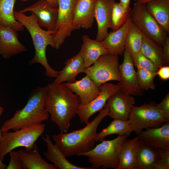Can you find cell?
I'll use <instances>...</instances> for the list:
<instances>
[{"label": "cell", "instance_id": "obj_1", "mask_svg": "<svg viewBox=\"0 0 169 169\" xmlns=\"http://www.w3.org/2000/svg\"><path fill=\"white\" fill-rule=\"evenodd\" d=\"M47 87L45 108L50 115L51 120L57 125L60 132L66 133L80 104L79 97L66 83L53 82Z\"/></svg>", "mask_w": 169, "mask_h": 169}, {"label": "cell", "instance_id": "obj_2", "mask_svg": "<svg viewBox=\"0 0 169 169\" xmlns=\"http://www.w3.org/2000/svg\"><path fill=\"white\" fill-rule=\"evenodd\" d=\"M109 114V107L106 104L98 115L84 128L69 133L53 135L52 139L66 157L80 156L95 147L98 127Z\"/></svg>", "mask_w": 169, "mask_h": 169}, {"label": "cell", "instance_id": "obj_3", "mask_svg": "<svg viewBox=\"0 0 169 169\" xmlns=\"http://www.w3.org/2000/svg\"><path fill=\"white\" fill-rule=\"evenodd\" d=\"M46 86L37 88L32 92L25 106L16 110L13 116L2 124L0 132L17 130L47 120L49 114L45 107Z\"/></svg>", "mask_w": 169, "mask_h": 169}, {"label": "cell", "instance_id": "obj_4", "mask_svg": "<svg viewBox=\"0 0 169 169\" xmlns=\"http://www.w3.org/2000/svg\"><path fill=\"white\" fill-rule=\"evenodd\" d=\"M15 18L25 27L32 37L35 49V55L28 63L29 65L39 63L45 68L46 76L51 78H56L60 71H56L49 65L46 54L47 46L50 45L55 48L53 41V35L55 31L45 30L42 29L37 22V16L33 13L27 16L24 13L19 11H14Z\"/></svg>", "mask_w": 169, "mask_h": 169}, {"label": "cell", "instance_id": "obj_5", "mask_svg": "<svg viewBox=\"0 0 169 169\" xmlns=\"http://www.w3.org/2000/svg\"><path fill=\"white\" fill-rule=\"evenodd\" d=\"M45 128L43 123L23 127L13 132H1L0 159L3 162L5 156L11 151L19 147L32 149L35 142L43 134Z\"/></svg>", "mask_w": 169, "mask_h": 169}, {"label": "cell", "instance_id": "obj_6", "mask_svg": "<svg viewBox=\"0 0 169 169\" xmlns=\"http://www.w3.org/2000/svg\"><path fill=\"white\" fill-rule=\"evenodd\" d=\"M125 136H118L110 140H104L90 151L80 155L88 158L93 169H117L119 164V152L122 145L127 140Z\"/></svg>", "mask_w": 169, "mask_h": 169}, {"label": "cell", "instance_id": "obj_7", "mask_svg": "<svg viewBox=\"0 0 169 169\" xmlns=\"http://www.w3.org/2000/svg\"><path fill=\"white\" fill-rule=\"evenodd\" d=\"M133 131L138 135L144 129L160 127L169 122V118L154 101L132 107L128 120Z\"/></svg>", "mask_w": 169, "mask_h": 169}, {"label": "cell", "instance_id": "obj_8", "mask_svg": "<svg viewBox=\"0 0 169 169\" xmlns=\"http://www.w3.org/2000/svg\"><path fill=\"white\" fill-rule=\"evenodd\" d=\"M129 17L131 22L144 34L163 46L167 33L148 12L145 4L135 2Z\"/></svg>", "mask_w": 169, "mask_h": 169}, {"label": "cell", "instance_id": "obj_9", "mask_svg": "<svg viewBox=\"0 0 169 169\" xmlns=\"http://www.w3.org/2000/svg\"><path fill=\"white\" fill-rule=\"evenodd\" d=\"M118 55L110 54L100 57L92 66L86 68L84 73L98 86L110 81H120Z\"/></svg>", "mask_w": 169, "mask_h": 169}, {"label": "cell", "instance_id": "obj_10", "mask_svg": "<svg viewBox=\"0 0 169 169\" xmlns=\"http://www.w3.org/2000/svg\"><path fill=\"white\" fill-rule=\"evenodd\" d=\"M76 0H58V14L53 35L55 48L59 49L73 31L79 29L73 24V10Z\"/></svg>", "mask_w": 169, "mask_h": 169}, {"label": "cell", "instance_id": "obj_11", "mask_svg": "<svg viewBox=\"0 0 169 169\" xmlns=\"http://www.w3.org/2000/svg\"><path fill=\"white\" fill-rule=\"evenodd\" d=\"M99 87L100 92L95 98L88 104H80L79 106L76 114L82 123L88 124L90 117L105 107L110 97L120 90L117 84L111 83H106Z\"/></svg>", "mask_w": 169, "mask_h": 169}, {"label": "cell", "instance_id": "obj_12", "mask_svg": "<svg viewBox=\"0 0 169 169\" xmlns=\"http://www.w3.org/2000/svg\"><path fill=\"white\" fill-rule=\"evenodd\" d=\"M119 68L121 79L117 84L120 90L132 96L143 95L144 91L138 84L136 72L134 69L131 55L125 49L124 52L123 61L119 65Z\"/></svg>", "mask_w": 169, "mask_h": 169}, {"label": "cell", "instance_id": "obj_13", "mask_svg": "<svg viewBox=\"0 0 169 169\" xmlns=\"http://www.w3.org/2000/svg\"><path fill=\"white\" fill-rule=\"evenodd\" d=\"M58 11V7L53 6L47 0H40L19 11L34 13L37 16V22L40 27L48 31H55Z\"/></svg>", "mask_w": 169, "mask_h": 169}, {"label": "cell", "instance_id": "obj_14", "mask_svg": "<svg viewBox=\"0 0 169 169\" xmlns=\"http://www.w3.org/2000/svg\"><path fill=\"white\" fill-rule=\"evenodd\" d=\"M135 103L133 96L119 90L108 99V105L110 118L114 119L128 120L132 107Z\"/></svg>", "mask_w": 169, "mask_h": 169}, {"label": "cell", "instance_id": "obj_15", "mask_svg": "<svg viewBox=\"0 0 169 169\" xmlns=\"http://www.w3.org/2000/svg\"><path fill=\"white\" fill-rule=\"evenodd\" d=\"M115 0H95L94 17L96 20L98 31L96 40L101 41L108 34L113 7Z\"/></svg>", "mask_w": 169, "mask_h": 169}, {"label": "cell", "instance_id": "obj_16", "mask_svg": "<svg viewBox=\"0 0 169 169\" xmlns=\"http://www.w3.org/2000/svg\"><path fill=\"white\" fill-rule=\"evenodd\" d=\"M17 32L10 28L0 26V55L5 59L27 50L18 40Z\"/></svg>", "mask_w": 169, "mask_h": 169}, {"label": "cell", "instance_id": "obj_17", "mask_svg": "<svg viewBox=\"0 0 169 169\" xmlns=\"http://www.w3.org/2000/svg\"><path fill=\"white\" fill-rule=\"evenodd\" d=\"M138 136L139 141L158 149H169V122L156 128L142 131Z\"/></svg>", "mask_w": 169, "mask_h": 169}, {"label": "cell", "instance_id": "obj_18", "mask_svg": "<svg viewBox=\"0 0 169 169\" xmlns=\"http://www.w3.org/2000/svg\"><path fill=\"white\" fill-rule=\"evenodd\" d=\"M95 0H76L73 10V24L79 29L91 28L94 21Z\"/></svg>", "mask_w": 169, "mask_h": 169}, {"label": "cell", "instance_id": "obj_19", "mask_svg": "<svg viewBox=\"0 0 169 169\" xmlns=\"http://www.w3.org/2000/svg\"><path fill=\"white\" fill-rule=\"evenodd\" d=\"M66 84L70 90L78 96L80 104L83 105L92 101L100 92L99 87L87 74L79 80Z\"/></svg>", "mask_w": 169, "mask_h": 169}, {"label": "cell", "instance_id": "obj_20", "mask_svg": "<svg viewBox=\"0 0 169 169\" xmlns=\"http://www.w3.org/2000/svg\"><path fill=\"white\" fill-rule=\"evenodd\" d=\"M131 23L130 17L124 24L116 31L108 33L101 43L109 54L121 55L125 50V40L128 30Z\"/></svg>", "mask_w": 169, "mask_h": 169}, {"label": "cell", "instance_id": "obj_21", "mask_svg": "<svg viewBox=\"0 0 169 169\" xmlns=\"http://www.w3.org/2000/svg\"><path fill=\"white\" fill-rule=\"evenodd\" d=\"M42 138L47 146V151L44 155L47 159L59 169H93L91 167H80L69 162L58 146L54 144L50 136L46 134Z\"/></svg>", "mask_w": 169, "mask_h": 169}, {"label": "cell", "instance_id": "obj_22", "mask_svg": "<svg viewBox=\"0 0 169 169\" xmlns=\"http://www.w3.org/2000/svg\"><path fill=\"white\" fill-rule=\"evenodd\" d=\"M83 44L79 52L86 68L90 66L101 56L109 54L101 42L92 40L86 35L82 36Z\"/></svg>", "mask_w": 169, "mask_h": 169}, {"label": "cell", "instance_id": "obj_23", "mask_svg": "<svg viewBox=\"0 0 169 169\" xmlns=\"http://www.w3.org/2000/svg\"><path fill=\"white\" fill-rule=\"evenodd\" d=\"M64 63L65 66L60 71L54 82L60 83L67 81V83H73L79 74L84 73L86 67L79 52L68 59Z\"/></svg>", "mask_w": 169, "mask_h": 169}, {"label": "cell", "instance_id": "obj_24", "mask_svg": "<svg viewBox=\"0 0 169 169\" xmlns=\"http://www.w3.org/2000/svg\"><path fill=\"white\" fill-rule=\"evenodd\" d=\"M18 152L23 169H58L54 165L48 163L42 158L36 144L32 149H21Z\"/></svg>", "mask_w": 169, "mask_h": 169}, {"label": "cell", "instance_id": "obj_25", "mask_svg": "<svg viewBox=\"0 0 169 169\" xmlns=\"http://www.w3.org/2000/svg\"><path fill=\"white\" fill-rule=\"evenodd\" d=\"M161 149L153 148L139 141L136 169H154L159 159Z\"/></svg>", "mask_w": 169, "mask_h": 169}, {"label": "cell", "instance_id": "obj_26", "mask_svg": "<svg viewBox=\"0 0 169 169\" xmlns=\"http://www.w3.org/2000/svg\"><path fill=\"white\" fill-rule=\"evenodd\" d=\"M139 143L136 137L127 140L122 145L119 152V164L117 169H136Z\"/></svg>", "mask_w": 169, "mask_h": 169}, {"label": "cell", "instance_id": "obj_27", "mask_svg": "<svg viewBox=\"0 0 169 169\" xmlns=\"http://www.w3.org/2000/svg\"><path fill=\"white\" fill-rule=\"evenodd\" d=\"M148 12L167 33H169V0H152L145 4Z\"/></svg>", "mask_w": 169, "mask_h": 169}, {"label": "cell", "instance_id": "obj_28", "mask_svg": "<svg viewBox=\"0 0 169 169\" xmlns=\"http://www.w3.org/2000/svg\"><path fill=\"white\" fill-rule=\"evenodd\" d=\"M16 0H0V26L21 31L24 27L15 18L14 7Z\"/></svg>", "mask_w": 169, "mask_h": 169}, {"label": "cell", "instance_id": "obj_29", "mask_svg": "<svg viewBox=\"0 0 169 169\" xmlns=\"http://www.w3.org/2000/svg\"><path fill=\"white\" fill-rule=\"evenodd\" d=\"M141 51L158 68L165 65L162 48L144 34Z\"/></svg>", "mask_w": 169, "mask_h": 169}, {"label": "cell", "instance_id": "obj_30", "mask_svg": "<svg viewBox=\"0 0 169 169\" xmlns=\"http://www.w3.org/2000/svg\"><path fill=\"white\" fill-rule=\"evenodd\" d=\"M133 131L128 120L114 119L108 127L97 134L95 141L101 142L105 140L106 136L112 134L125 136L127 137Z\"/></svg>", "mask_w": 169, "mask_h": 169}, {"label": "cell", "instance_id": "obj_31", "mask_svg": "<svg viewBox=\"0 0 169 169\" xmlns=\"http://www.w3.org/2000/svg\"><path fill=\"white\" fill-rule=\"evenodd\" d=\"M143 33L132 22L127 32L125 40V49L131 57L141 52Z\"/></svg>", "mask_w": 169, "mask_h": 169}, {"label": "cell", "instance_id": "obj_32", "mask_svg": "<svg viewBox=\"0 0 169 169\" xmlns=\"http://www.w3.org/2000/svg\"><path fill=\"white\" fill-rule=\"evenodd\" d=\"M131 8L126 9L120 3L113 5L110 28L115 31L122 26L129 17Z\"/></svg>", "mask_w": 169, "mask_h": 169}, {"label": "cell", "instance_id": "obj_33", "mask_svg": "<svg viewBox=\"0 0 169 169\" xmlns=\"http://www.w3.org/2000/svg\"><path fill=\"white\" fill-rule=\"evenodd\" d=\"M156 72L142 69H137L136 75L139 85L143 90L155 88L154 79L156 75Z\"/></svg>", "mask_w": 169, "mask_h": 169}, {"label": "cell", "instance_id": "obj_34", "mask_svg": "<svg viewBox=\"0 0 169 169\" xmlns=\"http://www.w3.org/2000/svg\"><path fill=\"white\" fill-rule=\"evenodd\" d=\"M133 64L137 69H142L157 72L158 69L156 65L141 52L131 57Z\"/></svg>", "mask_w": 169, "mask_h": 169}, {"label": "cell", "instance_id": "obj_35", "mask_svg": "<svg viewBox=\"0 0 169 169\" xmlns=\"http://www.w3.org/2000/svg\"><path fill=\"white\" fill-rule=\"evenodd\" d=\"M10 157L9 163L6 169H23V164L18 151L13 150L9 153Z\"/></svg>", "mask_w": 169, "mask_h": 169}, {"label": "cell", "instance_id": "obj_36", "mask_svg": "<svg viewBox=\"0 0 169 169\" xmlns=\"http://www.w3.org/2000/svg\"><path fill=\"white\" fill-rule=\"evenodd\" d=\"M169 169V149H161L159 159L154 169Z\"/></svg>", "mask_w": 169, "mask_h": 169}, {"label": "cell", "instance_id": "obj_37", "mask_svg": "<svg viewBox=\"0 0 169 169\" xmlns=\"http://www.w3.org/2000/svg\"><path fill=\"white\" fill-rule=\"evenodd\" d=\"M157 106L159 109L163 111L166 115L169 118V93L165 96L164 98Z\"/></svg>", "mask_w": 169, "mask_h": 169}, {"label": "cell", "instance_id": "obj_38", "mask_svg": "<svg viewBox=\"0 0 169 169\" xmlns=\"http://www.w3.org/2000/svg\"><path fill=\"white\" fill-rule=\"evenodd\" d=\"M160 79L162 80H166L169 79V66H164L159 68L156 72Z\"/></svg>", "mask_w": 169, "mask_h": 169}, {"label": "cell", "instance_id": "obj_39", "mask_svg": "<svg viewBox=\"0 0 169 169\" xmlns=\"http://www.w3.org/2000/svg\"><path fill=\"white\" fill-rule=\"evenodd\" d=\"M162 48V54L165 64L169 63V37L167 36Z\"/></svg>", "mask_w": 169, "mask_h": 169}, {"label": "cell", "instance_id": "obj_40", "mask_svg": "<svg viewBox=\"0 0 169 169\" xmlns=\"http://www.w3.org/2000/svg\"><path fill=\"white\" fill-rule=\"evenodd\" d=\"M126 9L131 8L130 7L131 0H120L119 2Z\"/></svg>", "mask_w": 169, "mask_h": 169}, {"label": "cell", "instance_id": "obj_41", "mask_svg": "<svg viewBox=\"0 0 169 169\" xmlns=\"http://www.w3.org/2000/svg\"><path fill=\"white\" fill-rule=\"evenodd\" d=\"M4 111V108L0 105V116L2 114ZM7 166L4 164L0 159V169H5L6 168Z\"/></svg>", "mask_w": 169, "mask_h": 169}, {"label": "cell", "instance_id": "obj_42", "mask_svg": "<svg viewBox=\"0 0 169 169\" xmlns=\"http://www.w3.org/2000/svg\"><path fill=\"white\" fill-rule=\"evenodd\" d=\"M22 2H26L28 0H20ZM48 1L53 6L58 7V0H46Z\"/></svg>", "mask_w": 169, "mask_h": 169}, {"label": "cell", "instance_id": "obj_43", "mask_svg": "<svg viewBox=\"0 0 169 169\" xmlns=\"http://www.w3.org/2000/svg\"><path fill=\"white\" fill-rule=\"evenodd\" d=\"M135 2H138L141 3L146 4L148 2L152 0H134Z\"/></svg>", "mask_w": 169, "mask_h": 169}]
</instances>
